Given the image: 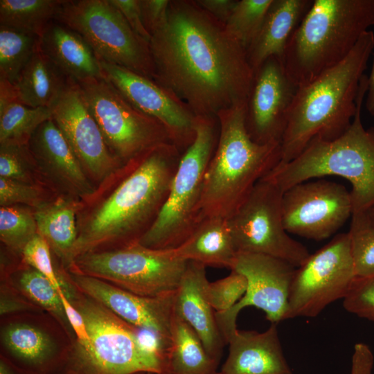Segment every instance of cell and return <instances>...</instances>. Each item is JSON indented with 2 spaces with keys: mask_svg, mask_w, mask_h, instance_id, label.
<instances>
[{
  "mask_svg": "<svg viewBox=\"0 0 374 374\" xmlns=\"http://www.w3.org/2000/svg\"><path fill=\"white\" fill-rule=\"evenodd\" d=\"M154 80L196 116L217 117L247 103L253 72L246 48L195 0H170L167 19L150 42Z\"/></svg>",
  "mask_w": 374,
  "mask_h": 374,
  "instance_id": "1",
  "label": "cell"
},
{
  "mask_svg": "<svg viewBox=\"0 0 374 374\" xmlns=\"http://www.w3.org/2000/svg\"><path fill=\"white\" fill-rule=\"evenodd\" d=\"M181 154L172 143H163L127 163L109 179V193L78 214L72 263L84 253L138 242L167 199Z\"/></svg>",
  "mask_w": 374,
  "mask_h": 374,
  "instance_id": "2",
  "label": "cell"
},
{
  "mask_svg": "<svg viewBox=\"0 0 374 374\" xmlns=\"http://www.w3.org/2000/svg\"><path fill=\"white\" fill-rule=\"evenodd\" d=\"M373 49L374 33L368 30L344 60L297 87L287 114L279 163L296 158L314 138L332 141L347 130Z\"/></svg>",
  "mask_w": 374,
  "mask_h": 374,
  "instance_id": "3",
  "label": "cell"
},
{
  "mask_svg": "<svg viewBox=\"0 0 374 374\" xmlns=\"http://www.w3.org/2000/svg\"><path fill=\"white\" fill-rule=\"evenodd\" d=\"M246 109L242 103L217 114L218 139L204 175L201 222L213 217L229 219L280 161V143L260 144L249 135Z\"/></svg>",
  "mask_w": 374,
  "mask_h": 374,
  "instance_id": "4",
  "label": "cell"
},
{
  "mask_svg": "<svg viewBox=\"0 0 374 374\" xmlns=\"http://www.w3.org/2000/svg\"><path fill=\"white\" fill-rule=\"evenodd\" d=\"M368 76L361 78L357 110L350 127L339 137L312 139L294 159L278 163L262 179L283 192L295 184L323 176L344 178L352 186L353 213L374 208V127L366 129L361 111Z\"/></svg>",
  "mask_w": 374,
  "mask_h": 374,
  "instance_id": "5",
  "label": "cell"
},
{
  "mask_svg": "<svg viewBox=\"0 0 374 374\" xmlns=\"http://www.w3.org/2000/svg\"><path fill=\"white\" fill-rule=\"evenodd\" d=\"M374 25V0H313L283 57L289 79L305 84L344 60Z\"/></svg>",
  "mask_w": 374,
  "mask_h": 374,
  "instance_id": "6",
  "label": "cell"
},
{
  "mask_svg": "<svg viewBox=\"0 0 374 374\" xmlns=\"http://www.w3.org/2000/svg\"><path fill=\"white\" fill-rule=\"evenodd\" d=\"M62 285L81 313L91 341L88 353L71 357L69 369L82 374L166 373L164 362L145 347L139 328L80 292L63 275Z\"/></svg>",
  "mask_w": 374,
  "mask_h": 374,
  "instance_id": "7",
  "label": "cell"
},
{
  "mask_svg": "<svg viewBox=\"0 0 374 374\" xmlns=\"http://www.w3.org/2000/svg\"><path fill=\"white\" fill-rule=\"evenodd\" d=\"M218 133L217 117L197 116L195 140L181 154L167 199L139 244L155 249H173L201 222L199 206L204 178Z\"/></svg>",
  "mask_w": 374,
  "mask_h": 374,
  "instance_id": "8",
  "label": "cell"
},
{
  "mask_svg": "<svg viewBox=\"0 0 374 374\" xmlns=\"http://www.w3.org/2000/svg\"><path fill=\"white\" fill-rule=\"evenodd\" d=\"M188 261L170 249H155L139 242L75 258L66 271L96 278L131 293L149 297L173 294Z\"/></svg>",
  "mask_w": 374,
  "mask_h": 374,
  "instance_id": "9",
  "label": "cell"
},
{
  "mask_svg": "<svg viewBox=\"0 0 374 374\" xmlns=\"http://www.w3.org/2000/svg\"><path fill=\"white\" fill-rule=\"evenodd\" d=\"M54 21L80 35L99 60L154 80L150 44L110 0H63Z\"/></svg>",
  "mask_w": 374,
  "mask_h": 374,
  "instance_id": "10",
  "label": "cell"
},
{
  "mask_svg": "<svg viewBox=\"0 0 374 374\" xmlns=\"http://www.w3.org/2000/svg\"><path fill=\"white\" fill-rule=\"evenodd\" d=\"M111 153L123 164L171 143L164 126L141 112L107 80L78 84Z\"/></svg>",
  "mask_w": 374,
  "mask_h": 374,
  "instance_id": "11",
  "label": "cell"
},
{
  "mask_svg": "<svg viewBox=\"0 0 374 374\" xmlns=\"http://www.w3.org/2000/svg\"><path fill=\"white\" fill-rule=\"evenodd\" d=\"M75 342L44 311L0 316V356L25 374H65Z\"/></svg>",
  "mask_w": 374,
  "mask_h": 374,
  "instance_id": "12",
  "label": "cell"
},
{
  "mask_svg": "<svg viewBox=\"0 0 374 374\" xmlns=\"http://www.w3.org/2000/svg\"><path fill=\"white\" fill-rule=\"evenodd\" d=\"M283 193L275 184L262 179L227 220L238 253L267 255L298 267L310 253L285 229Z\"/></svg>",
  "mask_w": 374,
  "mask_h": 374,
  "instance_id": "13",
  "label": "cell"
},
{
  "mask_svg": "<svg viewBox=\"0 0 374 374\" xmlns=\"http://www.w3.org/2000/svg\"><path fill=\"white\" fill-rule=\"evenodd\" d=\"M355 277L348 233L336 235L296 267L287 319L317 317L346 297Z\"/></svg>",
  "mask_w": 374,
  "mask_h": 374,
  "instance_id": "14",
  "label": "cell"
},
{
  "mask_svg": "<svg viewBox=\"0 0 374 374\" xmlns=\"http://www.w3.org/2000/svg\"><path fill=\"white\" fill-rule=\"evenodd\" d=\"M231 269L245 276L247 288L244 295L231 309L215 312L216 321L226 344L238 330V315L246 307L261 310L271 323L277 324L287 319L295 267L267 255L238 253Z\"/></svg>",
  "mask_w": 374,
  "mask_h": 374,
  "instance_id": "15",
  "label": "cell"
},
{
  "mask_svg": "<svg viewBox=\"0 0 374 374\" xmlns=\"http://www.w3.org/2000/svg\"><path fill=\"white\" fill-rule=\"evenodd\" d=\"M350 191L339 183L307 181L283 195V217L288 233L317 241L335 234L352 216Z\"/></svg>",
  "mask_w": 374,
  "mask_h": 374,
  "instance_id": "16",
  "label": "cell"
},
{
  "mask_svg": "<svg viewBox=\"0 0 374 374\" xmlns=\"http://www.w3.org/2000/svg\"><path fill=\"white\" fill-rule=\"evenodd\" d=\"M100 63L103 78L135 107L160 122L183 154L195 138L197 116L189 106L152 79L101 60Z\"/></svg>",
  "mask_w": 374,
  "mask_h": 374,
  "instance_id": "17",
  "label": "cell"
},
{
  "mask_svg": "<svg viewBox=\"0 0 374 374\" xmlns=\"http://www.w3.org/2000/svg\"><path fill=\"white\" fill-rule=\"evenodd\" d=\"M53 109V120L95 186L103 185L125 165L109 151L78 84H69Z\"/></svg>",
  "mask_w": 374,
  "mask_h": 374,
  "instance_id": "18",
  "label": "cell"
},
{
  "mask_svg": "<svg viewBox=\"0 0 374 374\" xmlns=\"http://www.w3.org/2000/svg\"><path fill=\"white\" fill-rule=\"evenodd\" d=\"M296 89L283 62L276 57L269 58L254 72L245 117L247 130L253 141L260 144L280 143Z\"/></svg>",
  "mask_w": 374,
  "mask_h": 374,
  "instance_id": "19",
  "label": "cell"
},
{
  "mask_svg": "<svg viewBox=\"0 0 374 374\" xmlns=\"http://www.w3.org/2000/svg\"><path fill=\"white\" fill-rule=\"evenodd\" d=\"M82 293L109 308L130 324L151 330L170 342L175 294L149 297L137 295L103 280L61 269Z\"/></svg>",
  "mask_w": 374,
  "mask_h": 374,
  "instance_id": "20",
  "label": "cell"
},
{
  "mask_svg": "<svg viewBox=\"0 0 374 374\" xmlns=\"http://www.w3.org/2000/svg\"><path fill=\"white\" fill-rule=\"evenodd\" d=\"M28 146L43 176L64 192L82 203L96 195L89 180L62 133L53 120L43 123L30 137Z\"/></svg>",
  "mask_w": 374,
  "mask_h": 374,
  "instance_id": "21",
  "label": "cell"
},
{
  "mask_svg": "<svg viewBox=\"0 0 374 374\" xmlns=\"http://www.w3.org/2000/svg\"><path fill=\"white\" fill-rule=\"evenodd\" d=\"M206 266L188 261L175 294L174 312L196 332L207 353L219 362L226 344L219 329L215 312L206 292L208 280Z\"/></svg>",
  "mask_w": 374,
  "mask_h": 374,
  "instance_id": "22",
  "label": "cell"
},
{
  "mask_svg": "<svg viewBox=\"0 0 374 374\" xmlns=\"http://www.w3.org/2000/svg\"><path fill=\"white\" fill-rule=\"evenodd\" d=\"M276 323L262 332L237 330L229 338V355L220 374H292Z\"/></svg>",
  "mask_w": 374,
  "mask_h": 374,
  "instance_id": "23",
  "label": "cell"
},
{
  "mask_svg": "<svg viewBox=\"0 0 374 374\" xmlns=\"http://www.w3.org/2000/svg\"><path fill=\"white\" fill-rule=\"evenodd\" d=\"M39 42L45 55L70 82L80 84L103 78L100 60L75 31L53 21Z\"/></svg>",
  "mask_w": 374,
  "mask_h": 374,
  "instance_id": "24",
  "label": "cell"
},
{
  "mask_svg": "<svg viewBox=\"0 0 374 374\" xmlns=\"http://www.w3.org/2000/svg\"><path fill=\"white\" fill-rule=\"evenodd\" d=\"M312 1H272L259 33L247 48V60L253 73L270 57L283 62L287 42Z\"/></svg>",
  "mask_w": 374,
  "mask_h": 374,
  "instance_id": "25",
  "label": "cell"
},
{
  "mask_svg": "<svg viewBox=\"0 0 374 374\" xmlns=\"http://www.w3.org/2000/svg\"><path fill=\"white\" fill-rule=\"evenodd\" d=\"M83 206L80 199L64 195L34 210L37 234L48 244L57 266L64 270L72 264L77 217Z\"/></svg>",
  "mask_w": 374,
  "mask_h": 374,
  "instance_id": "26",
  "label": "cell"
},
{
  "mask_svg": "<svg viewBox=\"0 0 374 374\" xmlns=\"http://www.w3.org/2000/svg\"><path fill=\"white\" fill-rule=\"evenodd\" d=\"M170 251L186 261L229 269L238 255L228 220L218 217L204 219L181 245Z\"/></svg>",
  "mask_w": 374,
  "mask_h": 374,
  "instance_id": "27",
  "label": "cell"
},
{
  "mask_svg": "<svg viewBox=\"0 0 374 374\" xmlns=\"http://www.w3.org/2000/svg\"><path fill=\"white\" fill-rule=\"evenodd\" d=\"M1 258L0 280L8 282L42 310L53 316L75 337L53 284L37 270L22 262L19 256L3 249Z\"/></svg>",
  "mask_w": 374,
  "mask_h": 374,
  "instance_id": "28",
  "label": "cell"
},
{
  "mask_svg": "<svg viewBox=\"0 0 374 374\" xmlns=\"http://www.w3.org/2000/svg\"><path fill=\"white\" fill-rule=\"evenodd\" d=\"M71 82L45 55L38 42L14 85L21 103L52 108Z\"/></svg>",
  "mask_w": 374,
  "mask_h": 374,
  "instance_id": "29",
  "label": "cell"
},
{
  "mask_svg": "<svg viewBox=\"0 0 374 374\" xmlns=\"http://www.w3.org/2000/svg\"><path fill=\"white\" fill-rule=\"evenodd\" d=\"M218 363L207 353L192 327L174 312L166 373L214 374Z\"/></svg>",
  "mask_w": 374,
  "mask_h": 374,
  "instance_id": "30",
  "label": "cell"
},
{
  "mask_svg": "<svg viewBox=\"0 0 374 374\" xmlns=\"http://www.w3.org/2000/svg\"><path fill=\"white\" fill-rule=\"evenodd\" d=\"M63 0H1L0 26L28 32L40 37Z\"/></svg>",
  "mask_w": 374,
  "mask_h": 374,
  "instance_id": "31",
  "label": "cell"
},
{
  "mask_svg": "<svg viewBox=\"0 0 374 374\" xmlns=\"http://www.w3.org/2000/svg\"><path fill=\"white\" fill-rule=\"evenodd\" d=\"M53 109L15 101L0 109V143L28 144L35 130L52 118Z\"/></svg>",
  "mask_w": 374,
  "mask_h": 374,
  "instance_id": "32",
  "label": "cell"
},
{
  "mask_svg": "<svg viewBox=\"0 0 374 374\" xmlns=\"http://www.w3.org/2000/svg\"><path fill=\"white\" fill-rule=\"evenodd\" d=\"M38 42L33 33L0 26V80L15 84Z\"/></svg>",
  "mask_w": 374,
  "mask_h": 374,
  "instance_id": "33",
  "label": "cell"
},
{
  "mask_svg": "<svg viewBox=\"0 0 374 374\" xmlns=\"http://www.w3.org/2000/svg\"><path fill=\"white\" fill-rule=\"evenodd\" d=\"M37 234L34 210L17 205L0 208V240L9 252L20 256Z\"/></svg>",
  "mask_w": 374,
  "mask_h": 374,
  "instance_id": "34",
  "label": "cell"
},
{
  "mask_svg": "<svg viewBox=\"0 0 374 374\" xmlns=\"http://www.w3.org/2000/svg\"><path fill=\"white\" fill-rule=\"evenodd\" d=\"M348 233L356 277L374 274V223L367 212L352 214Z\"/></svg>",
  "mask_w": 374,
  "mask_h": 374,
  "instance_id": "35",
  "label": "cell"
},
{
  "mask_svg": "<svg viewBox=\"0 0 374 374\" xmlns=\"http://www.w3.org/2000/svg\"><path fill=\"white\" fill-rule=\"evenodd\" d=\"M272 1H237L225 27L246 50L259 33Z\"/></svg>",
  "mask_w": 374,
  "mask_h": 374,
  "instance_id": "36",
  "label": "cell"
},
{
  "mask_svg": "<svg viewBox=\"0 0 374 374\" xmlns=\"http://www.w3.org/2000/svg\"><path fill=\"white\" fill-rule=\"evenodd\" d=\"M43 177L28 144L0 143V177L43 185Z\"/></svg>",
  "mask_w": 374,
  "mask_h": 374,
  "instance_id": "37",
  "label": "cell"
},
{
  "mask_svg": "<svg viewBox=\"0 0 374 374\" xmlns=\"http://www.w3.org/2000/svg\"><path fill=\"white\" fill-rule=\"evenodd\" d=\"M247 288L245 276L234 270L225 278L208 282L206 292L216 312H222L233 307L244 295Z\"/></svg>",
  "mask_w": 374,
  "mask_h": 374,
  "instance_id": "38",
  "label": "cell"
},
{
  "mask_svg": "<svg viewBox=\"0 0 374 374\" xmlns=\"http://www.w3.org/2000/svg\"><path fill=\"white\" fill-rule=\"evenodd\" d=\"M42 186L0 177V206L19 204L35 210L51 200Z\"/></svg>",
  "mask_w": 374,
  "mask_h": 374,
  "instance_id": "39",
  "label": "cell"
},
{
  "mask_svg": "<svg viewBox=\"0 0 374 374\" xmlns=\"http://www.w3.org/2000/svg\"><path fill=\"white\" fill-rule=\"evenodd\" d=\"M22 262L33 267L46 276L58 290L62 289L57 266L53 259L51 250L39 234L24 247L21 255Z\"/></svg>",
  "mask_w": 374,
  "mask_h": 374,
  "instance_id": "40",
  "label": "cell"
},
{
  "mask_svg": "<svg viewBox=\"0 0 374 374\" xmlns=\"http://www.w3.org/2000/svg\"><path fill=\"white\" fill-rule=\"evenodd\" d=\"M343 306L347 312L374 322V274L355 277Z\"/></svg>",
  "mask_w": 374,
  "mask_h": 374,
  "instance_id": "41",
  "label": "cell"
},
{
  "mask_svg": "<svg viewBox=\"0 0 374 374\" xmlns=\"http://www.w3.org/2000/svg\"><path fill=\"white\" fill-rule=\"evenodd\" d=\"M43 311L18 290L0 280V316L26 312Z\"/></svg>",
  "mask_w": 374,
  "mask_h": 374,
  "instance_id": "42",
  "label": "cell"
},
{
  "mask_svg": "<svg viewBox=\"0 0 374 374\" xmlns=\"http://www.w3.org/2000/svg\"><path fill=\"white\" fill-rule=\"evenodd\" d=\"M169 0H140L143 21L151 36L166 22Z\"/></svg>",
  "mask_w": 374,
  "mask_h": 374,
  "instance_id": "43",
  "label": "cell"
},
{
  "mask_svg": "<svg viewBox=\"0 0 374 374\" xmlns=\"http://www.w3.org/2000/svg\"><path fill=\"white\" fill-rule=\"evenodd\" d=\"M110 2L120 10L132 30L150 44L152 36L143 21L140 0H110Z\"/></svg>",
  "mask_w": 374,
  "mask_h": 374,
  "instance_id": "44",
  "label": "cell"
},
{
  "mask_svg": "<svg viewBox=\"0 0 374 374\" xmlns=\"http://www.w3.org/2000/svg\"><path fill=\"white\" fill-rule=\"evenodd\" d=\"M374 357L370 347L362 342L355 344L351 359L350 374H372Z\"/></svg>",
  "mask_w": 374,
  "mask_h": 374,
  "instance_id": "45",
  "label": "cell"
},
{
  "mask_svg": "<svg viewBox=\"0 0 374 374\" xmlns=\"http://www.w3.org/2000/svg\"><path fill=\"white\" fill-rule=\"evenodd\" d=\"M199 6L219 21L226 24L238 0H195Z\"/></svg>",
  "mask_w": 374,
  "mask_h": 374,
  "instance_id": "46",
  "label": "cell"
},
{
  "mask_svg": "<svg viewBox=\"0 0 374 374\" xmlns=\"http://www.w3.org/2000/svg\"><path fill=\"white\" fill-rule=\"evenodd\" d=\"M15 101L19 100L14 84L6 80H0V109Z\"/></svg>",
  "mask_w": 374,
  "mask_h": 374,
  "instance_id": "47",
  "label": "cell"
},
{
  "mask_svg": "<svg viewBox=\"0 0 374 374\" xmlns=\"http://www.w3.org/2000/svg\"><path fill=\"white\" fill-rule=\"evenodd\" d=\"M365 101L366 109L370 115L374 116V55L372 69L368 77V85Z\"/></svg>",
  "mask_w": 374,
  "mask_h": 374,
  "instance_id": "48",
  "label": "cell"
},
{
  "mask_svg": "<svg viewBox=\"0 0 374 374\" xmlns=\"http://www.w3.org/2000/svg\"><path fill=\"white\" fill-rule=\"evenodd\" d=\"M0 374H25L13 366L2 356H0Z\"/></svg>",
  "mask_w": 374,
  "mask_h": 374,
  "instance_id": "49",
  "label": "cell"
},
{
  "mask_svg": "<svg viewBox=\"0 0 374 374\" xmlns=\"http://www.w3.org/2000/svg\"><path fill=\"white\" fill-rule=\"evenodd\" d=\"M148 373H149L141 372V373H135V374H148ZM65 374H82V373H80L76 372L75 371L69 369Z\"/></svg>",
  "mask_w": 374,
  "mask_h": 374,
  "instance_id": "50",
  "label": "cell"
},
{
  "mask_svg": "<svg viewBox=\"0 0 374 374\" xmlns=\"http://www.w3.org/2000/svg\"><path fill=\"white\" fill-rule=\"evenodd\" d=\"M367 213L369 217L371 218V221L374 223V208L368 211Z\"/></svg>",
  "mask_w": 374,
  "mask_h": 374,
  "instance_id": "51",
  "label": "cell"
},
{
  "mask_svg": "<svg viewBox=\"0 0 374 374\" xmlns=\"http://www.w3.org/2000/svg\"><path fill=\"white\" fill-rule=\"evenodd\" d=\"M214 374H220V372H216Z\"/></svg>",
  "mask_w": 374,
  "mask_h": 374,
  "instance_id": "52",
  "label": "cell"
},
{
  "mask_svg": "<svg viewBox=\"0 0 374 374\" xmlns=\"http://www.w3.org/2000/svg\"><path fill=\"white\" fill-rule=\"evenodd\" d=\"M148 374H153V373H149Z\"/></svg>",
  "mask_w": 374,
  "mask_h": 374,
  "instance_id": "53",
  "label": "cell"
},
{
  "mask_svg": "<svg viewBox=\"0 0 374 374\" xmlns=\"http://www.w3.org/2000/svg\"><path fill=\"white\" fill-rule=\"evenodd\" d=\"M162 374H168V373H162Z\"/></svg>",
  "mask_w": 374,
  "mask_h": 374,
  "instance_id": "54",
  "label": "cell"
}]
</instances>
